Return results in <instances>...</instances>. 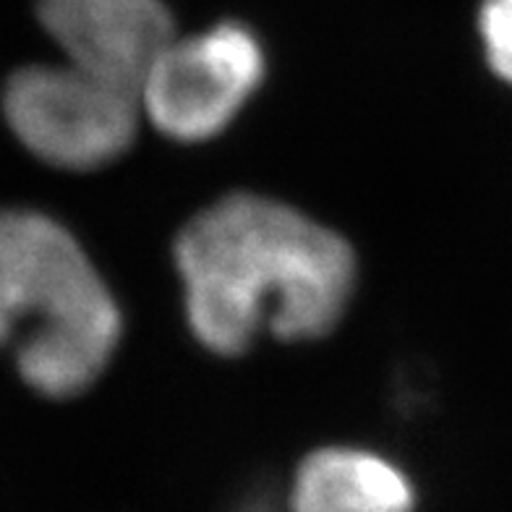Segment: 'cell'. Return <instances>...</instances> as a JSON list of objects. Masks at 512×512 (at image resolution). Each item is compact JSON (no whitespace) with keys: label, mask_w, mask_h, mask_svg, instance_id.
Returning <instances> with one entry per match:
<instances>
[{"label":"cell","mask_w":512,"mask_h":512,"mask_svg":"<svg viewBox=\"0 0 512 512\" xmlns=\"http://www.w3.org/2000/svg\"><path fill=\"white\" fill-rule=\"evenodd\" d=\"M176 264L191 332L217 356H238L262 330L280 340L324 337L356 285L345 238L256 194L225 196L191 217Z\"/></svg>","instance_id":"1"},{"label":"cell","mask_w":512,"mask_h":512,"mask_svg":"<svg viewBox=\"0 0 512 512\" xmlns=\"http://www.w3.org/2000/svg\"><path fill=\"white\" fill-rule=\"evenodd\" d=\"M16 343L29 387L74 398L121 343V309L76 238L53 217L0 212V348Z\"/></svg>","instance_id":"2"},{"label":"cell","mask_w":512,"mask_h":512,"mask_svg":"<svg viewBox=\"0 0 512 512\" xmlns=\"http://www.w3.org/2000/svg\"><path fill=\"white\" fill-rule=\"evenodd\" d=\"M142 97L63 63L16 71L3 113L24 147L63 170H95L131 147Z\"/></svg>","instance_id":"3"},{"label":"cell","mask_w":512,"mask_h":512,"mask_svg":"<svg viewBox=\"0 0 512 512\" xmlns=\"http://www.w3.org/2000/svg\"><path fill=\"white\" fill-rule=\"evenodd\" d=\"M264 79V53L251 29L225 21L173 40L149 68L142 108L170 139L204 142L225 131Z\"/></svg>","instance_id":"4"},{"label":"cell","mask_w":512,"mask_h":512,"mask_svg":"<svg viewBox=\"0 0 512 512\" xmlns=\"http://www.w3.org/2000/svg\"><path fill=\"white\" fill-rule=\"evenodd\" d=\"M37 16L66 63L136 95L162 50L176 40L162 0H37Z\"/></svg>","instance_id":"5"},{"label":"cell","mask_w":512,"mask_h":512,"mask_svg":"<svg viewBox=\"0 0 512 512\" xmlns=\"http://www.w3.org/2000/svg\"><path fill=\"white\" fill-rule=\"evenodd\" d=\"M293 512H411L405 473L369 450L324 447L301 463L293 484Z\"/></svg>","instance_id":"6"},{"label":"cell","mask_w":512,"mask_h":512,"mask_svg":"<svg viewBox=\"0 0 512 512\" xmlns=\"http://www.w3.org/2000/svg\"><path fill=\"white\" fill-rule=\"evenodd\" d=\"M479 34L494 74L512 87V0H484Z\"/></svg>","instance_id":"7"}]
</instances>
